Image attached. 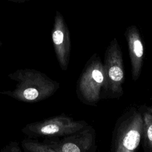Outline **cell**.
<instances>
[{"instance_id":"cell-1","label":"cell","mask_w":152,"mask_h":152,"mask_svg":"<svg viewBox=\"0 0 152 152\" xmlns=\"http://www.w3.org/2000/svg\"><path fill=\"white\" fill-rule=\"evenodd\" d=\"M8 77L16 82L12 90L1 92L18 101L36 103L52 96L59 88V83L34 69H20Z\"/></svg>"},{"instance_id":"cell-2","label":"cell","mask_w":152,"mask_h":152,"mask_svg":"<svg viewBox=\"0 0 152 152\" xmlns=\"http://www.w3.org/2000/svg\"><path fill=\"white\" fill-rule=\"evenodd\" d=\"M144 120L142 114L135 107H131L117 120L112 134L110 151L133 152L142 140Z\"/></svg>"},{"instance_id":"cell-3","label":"cell","mask_w":152,"mask_h":152,"mask_svg":"<svg viewBox=\"0 0 152 152\" xmlns=\"http://www.w3.org/2000/svg\"><path fill=\"white\" fill-rule=\"evenodd\" d=\"M104 75L103 64L97 53L87 62L77 81L76 93L80 101L94 106L103 96Z\"/></svg>"},{"instance_id":"cell-4","label":"cell","mask_w":152,"mask_h":152,"mask_svg":"<svg viewBox=\"0 0 152 152\" xmlns=\"http://www.w3.org/2000/svg\"><path fill=\"white\" fill-rule=\"evenodd\" d=\"M103 64L104 75L103 99L119 98L124 94L125 73L122 52L116 38L106 48Z\"/></svg>"},{"instance_id":"cell-5","label":"cell","mask_w":152,"mask_h":152,"mask_svg":"<svg viewBox=\"0 0 152 152\" xmlns=\"http://www.w3.org/2000/svg\"><path fill=\"white\" fill-rule=\"evenodd\" d=\"M87 125L84 121H75L72 118L61 115L28 124L21 131L30 138H56L71 134Z\"/></svg>"},{"instance_id":"cell-6","label":"cell","mask_w":152,"mask_h":152,"mask_svg":"<svg viewBox=\"0 0 152 152\" xmlns=\"http://www.w3.org/2000/svg\"><path fill=\"white\" fill-rule=\"evenodd\" d=\"M55 152H89L95 151V131L87 125L79 131L57 138H45L44 140Z\"/></svg>"},{"instance_id":"cell-7","label":"cell","mask_w":152,"mask_h":152,"mask_svg":"<svg viewBox=\"0 0 152 152\" xmlns=\"http://www.w3.org/2000/svg\"><path fill=\"white\" fill-rule=\"evenodd\" d=\"M52 39L59 66L62 70L66 71L71 53L70 33L63 17L59 12L56 13L55 19Z\"/></svg>"},{"instance_id":"cell-8","label":"cell","mask_w":152,"mask_h":152,"mask_svg":"<svg viewBox=\"0 0 152 152\" xmlns=\"http://www.w3.org/2000/svg\"><path fill=\"white\" fill-rule=\"evenodd\" d=\"M125 36L128 46L132 78L135 81L141 73L144 59V45L140 31L135 25L128 26L126 28Z\"/></svg>"},{"instance_id":"cell-9","label":"cell","mask_w":152,"mask_h":152,"mask_svg":"<svg viewBox=\"0 0 152 152\" xmlns=\"http://www.w3.org/2000/svg\"><path fill=\"white\" fill-rule=\"evenodd\" d=\"M144 125L142 139L143 140L144 148L152 151V114L145 111L142 113Z\"/></svg>"},{"instance_id":"cell-10","label":"cell","mask_w":152,"mask_h":152,"mask_svg":"<svg viewBox=\"0 0 152 152\" xmlns=\"http://www.w3.org/2000/svg\"><path fill=\"white\" fill-rule=\"evenodd\" d=\"M21 146L26 152H55L44 141L41 143L31 139H26L22 141Z\"/></svg>"},{"instance_id":"cell-11","label":"cell","mask_w":152,"mask_h":152,"mask_svg":"<svg viewBox=\"0 0 152 152\" xmlns=\"http://www.w3.org/2000/svg\"><path fill=\"white\" fill-rule=\"evenodd\" d=\"M1 151H20L21 152V150L19 147L18 143L17 142H11L10 144H8L7 146L4 147L3 149L1 150Z\"/></svg>"},{"instance_id":"cell-12","label":"cell","mask_w":152,"mask_h":152,"mask_svg":"<svg viewBox=\"0 0 152 152\" xmlns=\"http://www.w3.org/2000/svg\"><path fill=\"white\" fill-rule=\"evenodd\" d=\"M146 110L148 111V112H150V113L152 114V106H149V107H145Z\"/></svg>"},{"instance_id":"cell-13","label":"cell","mask_w":152,"mask_h":152,"mask_svg":"<svg viewBox=\"0 0 152 152\" xmlns=\"http://www.w3.org/2000/svg\"><path fill=\"white\" fill-rule=\"evenodd\" d=\"M2 45V41H1L0 40V48L1 47V46Z\"/></svg>"}]
</instances>
